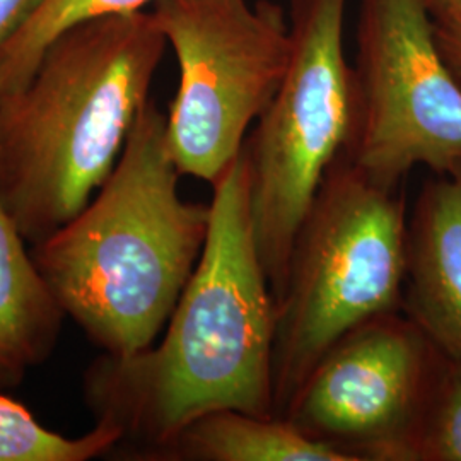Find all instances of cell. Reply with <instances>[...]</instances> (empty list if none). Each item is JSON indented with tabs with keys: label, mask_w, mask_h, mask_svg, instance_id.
<instances>
[{
	"label": "cell",
	"mask_w": 461,
	"mask_h": 461,
	"mask_svg": "<svg viewBox=\"0 0 461 461\" xmlns=\"http://www.w3.org/2000/svg\"><path fill=\"white\" fill-rule=\"evenodd\" d=\"M212 190L207 240L163 340L129 357L101 354L84 371L86 405L120 434L110 458L135 460L215 411L276 415V297L255 241L243 149Z\"/></svg>",
	"instance_id": "6da1fadb"
},
{
	"label": "cell",
	"mask_w": 461,
	"mask_h": 461,
	"mask_svg": "<svg viewBox=\"0 0 461 461\" xmlns=\"http://www.w3.org/2000/svg\"><path fill=\"white\" fill-rule=\"evenodd\" d=\"M180 176L166 115L149 99L87 207L30 247L62 312L103 354L154 346L197 267L211 203L183 200Z\"/></svg>",
	"instance_id": "7a4b0ae2"
},
{
	"label": "cell",
	"mask_w": 461,
	"mask_h": 461,
	"mask_svg": "<svg viewBox=\"0 0 461 461\" xmlns=\"http://www.w3.org/2000/svg\"><path fill=\"white\" fill-rule=\"evenodd\" d=\"M166 47L150 13L89 19L0 99V202L30 247L83 212L112 175Z\"/></svg>",
	"instance_id": "3957f363"
},
{
	"label": "cell",
	"mask_w": 461,
	"mask_h": 461,
	"mask_svg": "<svg viewBox=\"0 0 461 461\" xmlns=\"http://www.w3.org/2000/svg\"><path fill=\"white\" fill-rule=\"evenodd\" d=\"M407 228L403 192L367 180L340 154L297 230L276 299L277 417L350 330L402 312Z\"/></svg>",
	"instance_id": "277c9868"
},
{
	"label": "cell",
	"mask_w": 461,
	"mask_h": 461,
	"mask_svg": "<svg viewBox=\"0 0 461 461\" xmlns=\"http://www.w3.org/2000/svg\"><path fill=\"white\" fill-rule=\"evenodd\" d=\"M346 7L347 0L291 2V62L243 146L255 241L276 299L297 230L350 132Z\"/></svg>",
	"instance_id": "5b68a950"
},
{
	"label": "cell",
	"mask_w": 461,
	"mask_h": 461,
	"mask_svg": "<svg viewBox=\"0 0 461 461\" xmlns=\"http://www.w3.org/2000/svg\"><path fill=\"white\" fill-rule=\"evenodd\" d=\"M150 14L180 68L166 115L171 158L182 176L212 185L287 72L289 16L272 0H156Z\"/></svg>",
	"instance_id": "8992f818"
},
{
	"label": "cell",
	"mask_w": 461,
	"mask_h": 461,
	"mask_svg": "<svg viewBox=\"0 0 461 461\" xmlns=\"http://www.w3.org/2000/svg\"><path fill=\"white\" fill-rule=\"evenodd\" d=\"M352 122L342 156L400 188L415 166L461 163V86L438 47L428 0H361Z\"/></svg>",
	"instance_id": "52a82bcc"
},
{
	"label": "cell",
	"mask_w": 461,
	"mask_h": 461,
	"mask_svg": "<svg viewBox=\"0 0 461 461\" xmlns=\"http://www.w3.org/2000/svg\"><path fill=\"white\" fill-rule=\"evenodd\" d=\"M441 352L409 316H376L318 361L280 417L350 461H409Z\"/></svg>",
	"instance_id": "ba28073f"
},
{
	"label": "cell",
	"mask_w": 461,
	"mask_h": 461,
	"mask_svg": "<svg viewBox=\"0 0 461 461\" xmlns=\"http://www.w3.org/2000/svg\"><path fill=\"white\" fill-rule=\"evenodd\" d=\"M402 313L461 363V163L424 183L415 202Z\"/></svg>",
	"instance_id": "9c48e42d"
},
{
	"label": "cell",
	"mask_w": 461,
	"mask_h": 461,
	"mask_svg": "<svg viewBox=\"0 0 461 461\" xmlns=\"http://www.w3.org/2000/svg\"><path fill=\"white\" fill-rule=\"evenodd\" d=\"M0 202V392L53 354L67 316Z\"/></svg>",
	"instance_id": "30bf717a"
},
{
	"label": "cell",
	"mask_w": 461,
	"mask_h": 461,
	"mask_svg": "<svg viewBox=\"0 0 461 461\" xmlns=\"http://www.w3.org/2000/svg\"><path fill=\"white\" fill-rule=\"evenodd\" d=\"M137 461H350L284 417L215 411L186 424Z\"/></svg>",
	"instance_id": "8fae6325"
},
{
	"label": "cell",
	"mask_w": 461,
	"mask_h": 461,
	"mask_svg": "<svg viewBox=\"0 0 461 461\" xmlns=\"http://www.w3.org/2000/svg\"><path fill=\"white\" fill-rule=\"evenodd\" d=\"M156 0H43L26 26L0 51V99L33 76L43 51L68 28L96 17L142 11Z\"/></svg>",
	"instance_id": "7c38bea8"
},
{
	"label": "cell",
	"mask_w": 461,
	"mask_h": 461,
	"mask_svg": "<svg viewBox=\"0 0 461 461\" xmlns=\"http://www.w3.org/2000/svg\"><path fill=\"white\" fill-rule=\"evenodd\" d=\"M120 434L98 424L81 438H66L43 426L33 412L0 392V461H87L108 456Z\"/></svg>",
	"instance_id": "4fadbf2b"
},
{
	"label": "cell",
	"mask_w": 461,
	"mask_h": 461,
	"mask_svg": "<svg viewBox=\"0 0 461 461\" xmlns=\"http://www.w3.org/2000/svg\"><path fill=\"white\" fill-rule=\"evenodd\" d=\"M409 461H461V363L441 354Z\"/></svg>",
	"instance_id": "5bb4252c"
},
{
	"label": "cell",
	"mask_w": 461,
	"mask_h": 461,
	"mask_svg": "<svg viewBox=\"0 0 461 461\" xmlns=\"http://www.w3.org/2000/svg\"><path fill=\"white\" fill-rule=\"evenodd\" d=\"M429 11L434 21L438 47L446 66L461 86V14L428 0Z\"/></svg>",
	"instance_id": "9a60e30c"
},
{
	"label": "cell",
	"mask_w": 461,
	"mask_h": 461,
	"mask_svg": "<svg viewBox=\"0 0 461 461\" xmlns=\"http://www.w3.org/2000/svg\"><path fill=\"white\" fill-rule=\"evenodd\" d=\"M43 0H0V51L34 16Z\"/></svg>",
	"instance_id": "2e32d148"
},
{
	"label": "cell",
	"mask_w": 461,
	"mask_h": 461,
	"mask_svg": "<svg viewBox=\"0 0 461 461\" xmlns=\"http://www.w3.org/2000/svg\"><path fill=\"white\" fill-rule=\"evenodd\" d=\"M430 2H436V4L443 5L446 9H449V11L456 13V14H461V0H430Z\"/></svg>",
	"instance_id": "e0dca14e"
}]
</instances>
